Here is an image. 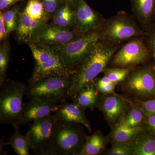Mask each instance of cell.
<instances>
[{"instance_id":"cell-1","label":"cell","mask_w":155,"mask_h":155,"mask_svg":"<svg viewBox=\"0 0 155 155\" xmlns=\"http://www.w3.org/2000/svg\"><path fill=\"white\" fill-rule=\"evenodd\" d=\"M119 48L100 40L97 42L85 61L71 76L69 98L81 88L94 81L100 73L104 72Z\"/></svg>"},{"instance_id":"cell-2","label":"cell","mask_w":155,"mask_h":155,"mask_svg":"<svg viewBox=\"0 0 155 155\" xmlns=\"http://www.w3.org/2000/svg\"><path fill=\"white\" fill-rule=\"evenodd\" d=\"M28 45L35 61L28 84L48 78H68L71 76L60 54L53 46L39 41Z\"/></svg>"},{"instance_id":"cell-3","label":"cell","mask_w":155,"mask_h":155,"mask_svg":"<svg viewBox=\"0 0 155 155\" xmlns=\"http://www.w3.org/2000/svg\"><path fill=\"white\" fill-rule=\"evenodd\" d=\"M98 32L100 40L119 47L125 42L145 35L133 15L125 11H119L113 17L105 19Z\"/></svg>"},{"instance_id":"cell-4","label":"cell","mask_w":155,"mask_h":155,"mask_svg":"<svg viewBox=\"0 0 155 155\" xmlns=\"http://www.w3.org/2000/svg\"><path fill=\"white\" fill-rule=\"evenodd\" d=\"M26 85L18 81L6 80L1 87L0 123L11 124L14 128L22 125L25 103L23 96Z\"/></svg>"},{"instance_id":"cell-5","label":"cell","mask_w":155,"mask_h":155,"mask_svg":"<svg viewBox=\"0 0 155 155\" xmlns=\"http://www.w3.org/2000/svg\"><path fill=\"white\" fill-rule=\"evenodd\" d=\"M80 124L56 121L51 135V155H79L86 136Z\"/></svg>"},{"instance_id":"cell-6","label":"cell","mask_w":155,"mask_h":155,"mask_svg":"<svg viewBox=\"0 0 155 155\" xmlns=\"http://www.w3.org/2000/svg\"><path fill=\"white\" fill-rule=\"evenodd\" d=\"M99 40V33L94 32L84 35L67 43L53 47L60 54L72 76L85 61Z\"/></svg>"},{"instance_id":"cell-7","label":"cell","mask_w":155,"mask_h":155,"mask_svg":"<svg viewBox=\"0 0 155 155\" xmlns=\"http://www.w3.org/2000/svg\"><path fill=\"white\" fill-rule=\"evenodd\" d=\"M71 76L68 78L50 77L26 86L25 94L29 99H41L59 104L69 98Z\"/></svg>"},{"instance_id":"cell-8","label":"cell","mask_w":155,"mask_h":155,"mask_svg":"<svg viewBox=\"0 0 155 155\" xmlns=\"http://www.w3.org/2000/svg\"><path fill=\"white\" fill-rule=\"evenodd\" d=\"M150 57L144 37L134 38L122 45L110 62L113 67L131 68L144 64Z\"/></svg>"},{"instance_id":"cell-9","label":"cell","mask_w":155,"mask_h":155,"mask_svg":"<svg viewBox=\"0 0 155 155\" xmlns=\"http://www.w3.org/2000/svg\"><path fill=\"white\" fill-rule=\"evenodd\" d=\"M57 121L54 115H51L31 124L26 134L34 154L51 155L52 133Z\"/></svg>"},{"instance_id":"cell-10","label":"cell","mask_w":155,"mask_h":155,"mask_svg":"<svg viewBox=\"0 0 155 155\" xmlns=\"http://www.w3.org/2000/svg\"><path fill=\"white\" fill-rule=\"evenodd\" d=\"M124 81L126 90L142 99L155 97V67L147 66L133 69Z\"/></svg>"},{"instance_id":"cell-11","label":"cell","mask_w":155,"mask_h":155,"mask_svg":"<svg viewBox=\"0 0 155 155\" xmlns=\"http://www.w3.org/2000/svg\"><path fill=\"white\" fill-rule=\"evenodd\" d=\"M75 11L76 24L74 30L82 35L99 31L105 19L92 8L85 0H78Z\"/></svg>"},{"instance_id":"cell-12","label":"cell","mask_w":155,"mask_h":155,"mask_svg":"<svg viewBox=\"0 0 155 155\" xmlns=\"http://www.w3.org/2000/svg\"><path fill=\"white\" fill-rule=\"evenodd\" d=\"M17 22V40L27 45L38 41L40 33L48 25L46 22H38L32 19L24 10L18 13Z\"/></svg>"},{"instance_id":"cell-13","label":"cell","mask_w":155,"mask_h":155,"mask_svg":"<svg viewBox=\"0 0 155 155\" xmlns=\"http://www.w3.org/2000/svg\"><path fill=\"white\" fill-rule=\"evenodd\" d=\"M111 125H116L128 110L127 102L125 99L114 93L107 94L97 105Z\"/></svg>"},{"instance_id":"cell-14","label":"cell","mask_w":155,"mask_h":155,"mask_svg":"<svg viewBox=\"0 0 155 155\" xmlns=\"http://www.w3.org/2000/svg\"><path fill=\"white\" fill-rule=\"evenodd\" d=\"M59 104L41 99H30L25 103L22 125L42 119L55 113Z\"/></svg>"},{"instance_id":"cell-15","label":"cell","mask_w":155,"mask_h":155,"mask_svg":"<svg viewBox=\"0 0 155 155\" xmlns=\"http://www.w3.org/2000/svg\"><path fill=\"white\" fill-rule=\"evenodd\" d=\"M83 35L75 30H69L51 24L42 30L38 41L54 46L67 43Z\"/></svg>"},{"instance_id":"cell-16","label":"cell","mask_w":155,"mask_h":155,"mask_svg":"<svg viewBox=\"0 0 155 155\" xmlns=\"http://www.w3.org/2000/svg\"><path fill=\"white\" fill-rule=\"evenodd\" d=\"M54 115L58 121L80 124L85 126L90 132L91 131V126L85 115L84 109L74 103L70 104L66 100L63 101L59 104Z\"/></svg>"},{"instance_id":"cell-17","label":"cell","mask_w":155,"mask_h":155,"mask_svg":"<svg viewBox=\"0 0 155 155\" xmlns=\"http://www.w3.org/2000/svg\"><path fill=\"white\" fill-rule=\"evenodd\" d=\"M133 15L144 32L153 23L155 0H130Z\"/></svg>"},{"instance_id":"cell-18","label":"cell","mask_w":155,"mask_h":155,"mask_svg":"<svg viewBox=\"0 0 155 155\" xmlns=\"http://www.w3.org/2000/svg\"><path fill=\"white\" fill-rule=\"evenodd\" d=\"M98 92L94 85V81L79 89L70 97L72 102L84 109H94L99 102Z\"/></svg>"},{"instance_id":"cell-19","label":"cell","mask_w":155,"mask_h":155,"mask_svg":"<svg viewBox=\"0 0 155 155\" xmlns=\"http://www.w3.org/2000/svg\"><path fill=\"white\" fill-rule=\"evenodd\" d=\"M134 155H155V136L141 130L131 142Z\"/></svg>"},{"instance_id":"cell-20","label":"cell","mask_w":155,"mask_h":155,"mask_svg":"<svg viewBox=\"0 0 155 155\" xmlns=\"http://www.w3.org/2000/svg\"><path fill=\"white\" fill-rule=\"evenodd\" d=\"M51 20L52 25L69 30H74L76 24L75 11L64 5L56 12Z\"/></svg>"},{"instance_id":"cell-21","label":"cell","mask_w":155,"mask_h":155,"mask_svg":"<svg viewBox=\"0 0 155 155\" xmlns=\"http://www.w3.org/2000/svg\"><path fill=\"white\" fill-rule=\"evenodd\" d=\"M105 137L99 131H96L86 140L79 155H96L101 153L106 147Z\"/></svg>"},{"instance_id":"cell-22","label":"cell","mask_w":155,"mask_h":155,"mask_svg":"<svg viewBox=\"0 0 155 155\" xmlns=\"http://www.w3.org/2000/svg\"><path fill=\"white\" fill-rule=\"evenodd\" d=\"M142 126L130 127L117 123L112 130L111 137L114 143H130L140 131Z\"/></svg>"},{"instance_id":"cell-23","label":"cell","mask_w":155,"mask_h":155,"mask_svg":"<svg viewBox=\"0 0 155 155\" xmlns=\"http://www.w3.org/2000/svg\"><path fill=\"white\" fill-rule=\"evenodd\" d=\"M14 132L9 137L7 144L10 145L14 151L18 155H29L31 149L30 141L27 134L22 135L19 127L14 128Z\"/></svg>"},{"instance_id":"cell-24","label":"cell","mask_w":155,"mask_h":155,"mask_svg":"<svg viewBox=\"0 0 155 155\" xmlns=\"http://www.w3.org/2000/svg\"><path fill=\"white\" fill-rule=\"evenodd\" d=\"M147 117L137 106L133 107L117 123L130 127H141L145 124Z\"/></svg>"},{"instance_id":"cell-25","label":"cell","mask_w":155,"mask_h":155,"mask_svg":"<svg viewBox=\"0 0 155 155\" xmlns=\"http://www.w3.org/2000/svg\"><path fill=\"white\" fill-rule=\"evenodd\" d=\"M24 11L32 19L47 23L48 20L41 0H28Z\"/></svg>"},{"instance_id":"cell-26","label":"cell","mask_w":155,"mask_h":155,"mask_svg":"<svg viewBox=\"0 0 155 155\" xmlns=\"http://www.w3.org/2000/svg\"><path fill=\"white\" fill-rule=\"evenodd\" d=\"M10 45L8 38L2 41L0 48V86L6 80V72L9 61Z\"/></svg>"},{"instance_id":"cell-27","label":"cell","mask_w":155,"mask_h":155,"mask_svg":"<svg viewBox=\"0 0 155 155\" xmlns=\"http://www.w3.org/2000/svg\"><path fill=\"white\" fill-rule=\"evenodd\" d=\"M20 9V6L14 5L11 8L4 11V19L8 37L11 32L17 30V17Z\"/></svg>"},{"instance_id":"cell-28","label":"cell","mask_w":155,"mask_h":155,"mask_svg":"<svg viewBox=\"0 0 155 155\" xmlns=\"http://www.w3.org/2000/svg\"><path fill=\"white\" fill-rule=\"evenodd\" d=\"M131 68H113L106 69L104 71L105 76L108 77L111 81L117 84L124 81L130 71Z\"/></svg>"},{"instance_id":"cell-29","label":"cell","mask_w":155,"mask_h":155,"mask_svg":"<svg viewBox=\"0 0 155 155\" xmlns=\"http://www.w3.org/2000/svg\"><path fill=\"white\" fill-rule=\"evenodd\" d=\"M48 21L51 20L56 12L64 4L62 0H41Z\"/></svg>"},{"instance_id":"cell-30","label":"cell","mask_w":155,"mask_h":155,"mask_svg":"<svg viewBox=\"0 0 155 155\" xmlns=\"http://www.w3.org/2000/svg\"><path fill=\"white\" fill-rule=\"evenodd\" d=\"M94 83L97 91L104 95L114 93L116 85L105 75L95 82L94 81Z\"/></svg>"},{"instance_id":"cell-31","label":"cell","mask_w":155,"mask_h":155,"mask_svg":"<svg viewBox=\"0 0 155 155\" xmlns=\"http://www.w3.org/2000/svg\"><path fill=\"white\" fill-rule=\"evenodd\" d=\"M108 155H134L133 148L130 143H114L113 146L108 151Z\"/></svg>"},{"instance_id":"cell-32","label":"cell","mask_w":155,"mask_h":155,"mask_svg":"<svg viewBox=\"0 0 155 155\" xmlns=\"http://www.w3.org/2000/svg\"><path fill=\"white\" fill-rule=\"evenodd\" d=\"M144 39L149 50L150 56L153 57L155 67V22L145 32Z\"/></svg>"},{"instance_id":"cell-33","label":"cell","mask_w":155,"mask_h":155,"mask_svg":"<svg viewBox=\"0 0 155 155\" xmlns=\"http://www.w3.org/2000/svg\"><path fill=\"white\" fill-rule=\"evenodd\" d=\"M137 106L147 116L155 115V99L138 101Z\"/></svg>"},{"instance_id":"cell-34","label":"cell","mask_w":155,"mask_h":155,"mask_svg":"<svg viewBox=\"0 0 155 155\" xmlns=\"http://www.w3.org/2000/svg\"><path fill=\"white\" fill-rule=\"evenodd\" d=\"M24 1L25 0H0V10L3 11H7L16 3Z\"/></svg>"},{"instance_id":"cell-35","label":"cell","mask_w":155,"mask_h":155,"mask_svg":"<svg viewBox=\"0 0 155 155\" xmlns=\"http://www.w3.org/2000/svg\"><path fill=\"white\" fill-rule=\"evenodd\" d=\"M8 38L6 27L4 19V11H0V40L2 41Z\"/></svg>"},{"instance_id":"cell-36","label":"cell","mask_w":155,"mask_h":155,"mask_svg":"<svg viewBox=\"0 0 155 155\" xmlns=\"http://www.w3.org/2000/svg\"><path fill=\"white\" fill-rule=\"evenodd\" d=\"M145 124L150 133L155 136V115L147 116Z\"/></svg>"},{"instance_id":"cell-37","label":"cell","mask_w":155,"mask_h":155,"mask_svg":"<svg viewBox=\"0 0 155 155\" xmlns=\"http://www.w3.org/2000/svg\"><path fill=\"white\" fill-rule=\"evenodd\" d=\"M78 0H62L64 5H67L72 10H74L76 6Z\"/></svg>"},{"instance_id":"cell-38","label":"cell","mask_w":155,"mask_h":155,"mask_svg":"<svg viewBox=\"0 0 155 155\" xmlns=\"http://www.w3.org/2000/svg\"><path fill=\"white\" fill-rule=\"evenodd\" d=\"M8 145L7 143L4 141L3 139H1L0 140V155H7L5 150L6 148V146Z\"/></svg>"},{"instance_id":"cell-39","label":"cell","mask_w":155,"mask_h":155,"mask_svg":"<svg viewBox=\"0 0 155 155\" xmlns=\"http://www.w3.org/2000/svg\"><path fill=\"white\" fill-rule=\"evenodd\" d=\"M153 22H155V14L154 15V17Z\"/></svg>"}]
</instances>
